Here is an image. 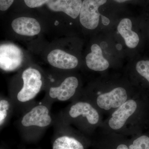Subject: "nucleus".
<instances>
[{"label":"nucleus","mask_w":149,"mask_h":149,"mask_svg":"<svg viewBox=\"0 0 149 149\" xmlns=\"http://www.w3.org/2000/svg\"><path fill=\"white\" fill-rule=\"evenodd\" d=\"M138 93L135 87L125 85H95L83 89L79 97L91 103L102 115L109 116Z\"/></svg>","instance_id":"1"},{"label":"nucleus","mask_w":149,"mask_h":149,"mask_svg":"<svg viewBox=\"0 0 149 149\" xmlns=\"http://www.w3.org/2000/svg\"><path fill=\"white\" fill-rule=\"evenodd\" d=\"M102 116L91 103L78 97L71 102L56 116L88 136L101 126L104 120Z\"/></svg>","instance_id":"2"},{"label":"nucleus","mask_w":149,"mask_h":149,"mask_svg":"<svg viewBox=\"0 0 149 149\" xmlns=\"http://www.w3.org/2000/svg\"><path fill=\"white\" fill-rule=\"evenodd\" d=\"M51 107L42 102H36L22 114L16 122V126L24 142L37 143L46 130L53 125L55 116L51 113Z\"/></svg>","instance_id":"3"},{"label":"nucleus","mask_w":149,"mask_h":149,"mask_svg":"<svg viewBox=\"0 0 149 149\" xmlns=\"http://www.w3.org/2000/svg\"><path fill=\"white\" fill-rule=\"evenodd\" d=\"M137 93L104 120L100 128L113 133H134L140 126L141 102Z\"/></svg>","instance_id":"4"},{"label":"nucleus","mask_w":149,"mask_h":149,"mask_svg":"<svg viewBox=\"0 0 149 149\" xmlns=\"http://www.w3.org/2000/svg\"><path fill=\"white\" fill-rule=\"evenodd\" d=\"M21 78V85L11 88L8 96L14 104L15 111L22 114L36 103L35 99L44 89V83L42 73L34 68L24 69Z\"/></svg>","instance_id":"5"},{"label":"nucleus","mask_w":149,"mask_h":149,"mask_svg":"<svg viewBox=\"0 0 149 149\" xmlns=\"http://www.w3.org/2000/svg\"><path fill=\"white\" fill-rule=\"evenodd\" d=\"M52 149H85V134L55 116Z\"/></svg>","instance_id":"6"},{"label":"nucleus","mask_w":149,"mask_h":149,"mask_svg":"<svg viewBox=\"0 0 149 149\" xmlns=\"http://www.w3.org/2000/svg\"><path fill=\"white\" fill-rule=\"evenodd\" d=\"M45 90V95L41 102L52 107L55 102L73 101L80 97L83 89L80 88L77 77L69 76L61 83L51 85Z\"/></svg>","instance_id":"7"},{"label":"nucleus","mask_w":149,"mask_h":149,"mask_svg":"<svg viewBox=\"0 0 149 149\" xmlns=\"http://www.w3.org/2000/svg\"><path fill=\"white\" fill-rule=\"evenodd\" d=\"M23 53L15 45L5 44L0 47V67L5 71H12L18 68L22 63Z\"/></svg>","instance_id":"8"},{"label":"nucleus","mask_w":149,"mask_h":149,"mask_svg":"<svg viewBox=\"0 0 149 149\" xmlns=\"http://www.w3.org/2000/svg\"><path fill=\"white\" fill-rule=\"evenodd\" d=\"M95 0H84L80 13V23L86 29H94L98 25L100 16L99 8L101 6Z\"/></svg>","instance_id":"9"},{"label":"nucleus","mask_w":149,"mask_h":149,"mask_svg":"<svg viewBox=\"0 0 149 149\" xmlns=\"http://www.w3.org/2000/svg\"><path fill=\"white\" fill-rule=\"evenodd\" d=\"M47 61L52 66L58 69L72 70L77 67L78 59L60 49H54L48 54Z\"/></svg>","instance_id":"10"},{"label":"nucleus","mask_w":149,"mask_h":149,"mask_svg":"<svg viewBox=\"0 0 149 149\" xmlns=\"http://www.w3.org/2000/svg\"><path fill=\"white\" fill-rule=\"evenodd\" d=\"M82 3V0H48L46 4L51 10L62 12L76 19L80 15Z\"/></svg>","instance_id":"11"},{"label":"nucleus","mask_w":149,"mask_h":149,"mask_svg":"<svg viewBox=\"0 0 149 149\" xmlns=\"http://www.w3.org/2000/svg\"><path fill=\"white\" fill-rule=\"evenodd\" d=\"M13 29L17 34L27 36L38 35L41 31V26L35 19L22 17L13 20L11 23Z\"/></svg>","instance_id":"12"},{"label":"nucleus","mask_w":149,"mask_h":149,"mask_svg":"<svg viewBox=\"0 0 149 149\" xmlns=\"http://www.w3.org/2000/svg\"><path fill=\"white\" fill-rule=\"evenodd\" d=\"M91 52L85 58L86 65L88 68L95 71L102 72L109 68V62L104 58L100 46L93 44L91 46Z\"/></svg>","instance_id":"13"},{"label":"nucleus","mask_w":149,"mask_h":149,"mask_svg":"<svg viewBox=\"0 0 149 149\" xmlns=\"http://www.w3.org/2000/svg\"><path fill=\"white\" fill-rule=\"evenodd\" d=\"M132 22L129 18L122 19L118 25L117 29L128 48H136L140 41L139 35L132 30Z\"/></svg>","instance_id":"14"},{"label":"nucleus","mask_w":149,"mask_h":149,"mask_svg":"<svg viewBox=\"0 0 149 149\" xmlns=\"http://www.w3.org/2000/svg\"><path fill=\"white\" fill-rule=\"evenodd\" d=\"M15 111L14 104L10 97H0V129L1 130L8 123Z\"/></svg>","instance_id":"15"},{"label":"nucleus","mask_w":149,"mask_h":149,"mask_svg":"<svg viewBox=\"0 0 149 149\" xmlns=\"http://www.w3.org/2000/svg\"><path fill=\"white\" fill-rule=\"evenodd\" d=\"M128 146L129 149H149V137L146 135L139 136Z\"/></svg>","instance_id":"16"},{"label":"nucleus","mask_w":149,"mask_h":149,"mask_svg":"<svg viewBox=\"0 0 149 149\" xmlns=\"http://www.w3.org/2000/svg\"><path fill=\"white\" fill-rule=\"evenodd\" d=\"M135 70L139 75L149 83V61L141 60L136 63Z\"/></svg>","instance_id":"17"},{"label":"nucleus","mask_w":149,"mask_h":149,"mask_svg":"<svg viewBox=\"0 0 149 149\" xmlns=\"http://www.w3.org/2000/svg\"><path fill=\"white\" fill-rule=\"evenodd\" d=\"M26 5L30 8L41 6L46 3L48 0H24Z\"/></svg>","instance_id":"18"},{"label":"nucleus","mask_w":149,"mask_h":149,"mask_svg":"<svg viewBox=\"0 0 149 149\" xmlns=\"http://www.w3.org/2000/svg\"><path fill=\"white\" fill-rule=\"evenodd\" d=\"M14 0H0V10L1 11L7 10L12 4Z\"/></svg>","instance_id":"19"},{"label":"nucleus","mask_w":149,"mask_h":149,"mask_svg":"<svg viewBox=\"0 0 149 149\" xmlns=\"http://www.w3.org/2000/svg\"><path fill=\"white\" fill-rule=\"evenodd\" d=\"M102 18V24L104 25H108L110 23L109 19L108 18L102 15H101Z\"/></svg>","instance_id":"20"},{"label":"nucleus","mask_w":149,"mask_h":149,"mask_svg":"<svg viewBox=\"0 0 149 149\" xmlns=\"http://www.w3.org/2000/svg\"><path fill=\"white\" fill-rule=\"evenodd\" d=\"M115 149H129L128 146L125 143H120L117 145Z\"/></svg>","instance_id":"21"},{"label":"nucleus","mask_w":149,"mask_h":149,"mask_svg":"<svg viewBox=\"0 0 149 149\" xmlns=\"http://www.w3.org/2000/svg\"><path fill=\"white\" fill-rule=\"evenodd\" d=\"M113 1L116 2L118 3H123L127 1H131V0H113Z\"/></svg>","instance_id":"22"},{"label":"nucleus","mask_w":149,"mask_h":149,"mask_svg":"<svg viewBox=\"0 0 149 149\" xmlns=\"http://www.w3.org/2000/svg\"><path fill=\"white\" fill-rule=\"evenodd\" d=\"M0 149H6L5 148V147H4L3 145H1V148H0Z\"/></svg>","instance_id":"23"}]
</instances>
